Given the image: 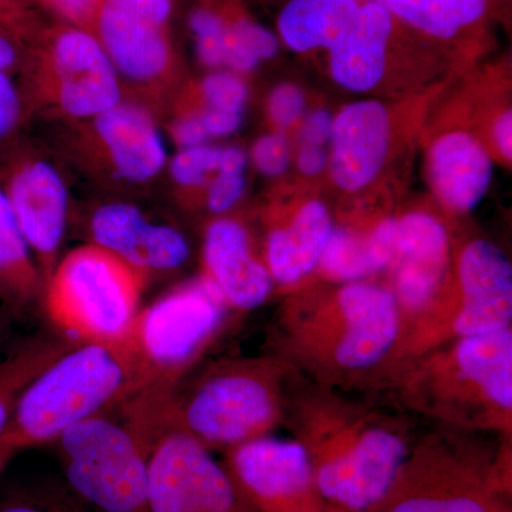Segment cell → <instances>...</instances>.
<instances>
[{
  "label": "cell",
  "mask_w": 512,
  "mask_h": 512,
  "mask_svg": "<svg viewBox=\"0 0 512 512\" xmlns=\"http://www.w3.org/2000/svg\"><path fill=\"white\" fill-rule=\"evenodd\" d=\"M402 311L392 289L367 281L299 296L281 318L286 352L330 380L366 375L402 339Z\"/></svg>",
  "instance_id": "obj_2"
},
{
  "label": "cell",
  "mask_w": 512,
  "mask_h": 512,
  "mask_svg": "<svg viewBox=\"0 0 512 512\" xmlns=\"http://www.w3.org/2000/svg\"><path fill=\"white\" fill-rule=\"evenodd\" d=\"M248 157L241 147L229 146L221 148L218 173L222 174H245L247 170Z\"/></svg>",
  "instance_id": "obj_42"
},
{
  "label": "cell",
  "mask_w": 512,
  "mask_h": 512,
  "mask_svg": "<svg viewBox=\"0 0 512 512\" xmlns=\"http://www.w3.org/2000/svg\"><path fill=\"white\" fill-rule=\"evenodd\" d=\"M397 121L376 99L345 104L333 119L329 174L343 194L360 195L379 183L393 158Z\"/></svg>",
  "instance_id": "obj_16"
},
{
  "label": "cell",
  "mask_w": 512,
  "mask_h": 512,
  "mask_svg": "<svg viewBox=\"0 0 512 512\" xmlns=\"http://www.w3.org/2000/svg\"><path fill=\"white\" fill-rule=\"evenodd\" d=\"M251 157L259 173L266 177H279L291 165V141L285 133L272 131L255 141Z\"/></svg>",
  "instance_id": "obj_32"
},
{
  "label": "cell",
  "mask_w": 512,
  "mask_h": 512,
  "mask_svg": "<svg viewBox=\"0 0 512 512\" xmlns=\"http://www.w3.org/2000/svg\"><path fill=\"white\" fill-rule=\"evenodd\" d=\"M227 471L252 512H345L316 488L298 440L259 437L228 450Z\"/></svg>",
  "instance_id": "obj_12"
},
{
  "label": "cell",
  "mask_w": 512,
  "mask_h": 512,
  "mask_svg": "<svg viewBox=\"0 0 512 512\" xmlns=\"http://www.w3.org/2000/svg\"><path fill=\"white\" fill-rule=\"evenodd\" d=\"M73 346L62 340L37 339L0 362V436L26 386Z\"/></svg>",
  "instance_id": "obj_26"
},
{
  "label": "cell",
  "mask_w": 512,
  "mask_h": 512,
  "mask_svg": "<svg viewBox=\"0 0 512 512\" xmlns=\"http://www.w3.org/2000/svg\"><path fill=\"white\" fill-rule=\"evenodd\" d=\"M247 10L242 0H195L188 15V29L201 64L225 69L229 32Z\"/></svg>",
  "instance_id": "obj_25"
},
{
  "label": "cell",
  "mask_w": 512,
  "mask_h": 512,
  "mask_svg": "<svg viewBox=\"0 0 512 512\" xmlns=\"http://www.w3.org/2000/svg\"><path fill=\"white\" fill-rule=\"evenodd\" d=\"M221 147L202 146L180 148L170 163V174L181 187L197 188L207 184L217 174Z\"/></svg>",
  "instance_id": "obj_29"
},
{
  "label": "cell",
  "mask_w": 512,
  "mask_h": 512,
  "mask_svg": "<svg viewBox=\"0 0 512 512\" xmlns=\"http://www.w3.org/2000/svg\"><path fill=\"white\" fill-rule=\"evenodd\" d=\"M268 117L275 131L286 133L298 126L306 113V97L301 87L293 83H282L272 90L268 97Z\"/></svg>",
  "instance_id": "obj_31"
},
{
  "label": "cell",
  "mask_w": 512,
  "mask_h": 512,
  "mask_svg": "<svg viewBox=\"0 0 512 512\" xmlns=\"http://www.w3.org/2000/svg\"><path fill=\"white\" fill-rule=\"evenodd\" d=\"M453 272L457 309L441 323L426 350L451 339L511 328L512 265L497 245L487 239L468 242Z\"/></svg>",
  "instance_id": "obj_14"
},
{
  "label": "cell",
  "mask_w": 512,
  "mask_h": 512,
  "mask_svg": "<svg viewBox=\"0 0 512 512\" xmlns=\"http://www.w3.org/2000/svg\"><path fill=\"white\" fill-rule=\"evenodd\" d=\"M510 498L507 457L430 439L410 450L375 512H511Z\"/></svg>",
  "instance_id": "obj_7"
},
{
  "label": "cell",
  "mask_w": 512,
  "mask_h": 512,
  "mask_svg": "<svg viewBox=\"0 0 512 512\" xmlns=\"http://www.w3.org/2000/svg\"><path fill=\"white\" fill-rule=\"evenodd\" d=\"M6 194L30 251L45 269L52 268L69 204L62 175L46 161H30L13 174Z\"/></svg>",
  "instance_id": "obj_22"
},
{
  "label": "cell",
  "mask_w": 512,
  "mask_h": 512,
  "mask_svg": "<svg viewBox=\"0 0 512 512\" xmlns=\"http://www.w3.org/2000/svg\"><path fill=\"white\" fill-rule=\"evenodd\" d=\"M16 39L18 37L0 26V70L3 72H9L18 63L19 45Z\"/></svg>",
  "instance_id": "obj_44"
},
{
  "label": "cell",
  "mask_w": 512,
  "mask_h": 512,
  "mask_svg": "<svg viewBox=\"0 0 512 512\" xmlns=\"http://www.w3.org/2000/svg\"><path fill=\"white\" fill-rule=\"evenodd\" d=\"M0 512H77L64 503L57 501H15L0 507Z\"/></svg>",
  "instance_id": "obj_43"
},
{
  "label": "cell",
  "mask_w": 512,
  "mask_h": 512,
  "mask_svg": "<svg viewBox=\"0 0 512 512\" xmlns=\"http://www.w3.org/2000/svg\"><path fill=\"white\" fill-rule=\"evenodd\" d=\"M333 119L335 114L326 109L318 107L312 111H306L301 123H299V140L301 144H312V146H329L332 137Z\"/></svg>",
  "instance_id": "obj_34"
},
{
  "label": "cell",
  "mask_w": 512,
  "mask_h": 512,
  "mask_svg": "<svg viewBox=\"0 0 512 512\" xmlns=\"http://www.w3.org/2000/svg\"><path fill=\"white\" fill-rule=\"evenodd\" d=\"M131 363L121 343L74 345L20 394L0 436V470L26 448L55 441L87 417L126 399Z\"/></svg>",
  "instance_id": "obj_4"
},
{
  "label": "cell",
  "mask_w": 512,
  "mask_h": 512,
  "mask_svg": "<svg viewBox=\"0 0 512 512\" xmlns=\"http://www.w3.org/2000/svg\"><path fill=\"white\" fill-rule=\"evenodd\" d=\"M148 512L252 511L208 448L180 431H168L148 461Z\"/></svg>",
  "instance_id": "obj_11"
},
{
  "label": "cell",
  "mask_w": 512,
  "mask_h": 512,
  "mask_svg": "<svg viewBox=\"0 0 512 512\" xmlns=\"http://www.w3.org/2000/svg\"><path fill=\"white\" fill-rule=\"evenodd\" d=\"M225 308L217 289L200 278L137 313L119 342L133 373L123 402L127 414L146 416L170 397L221 329Z\"/></svg>",
  "instance_id": "obj_6"
},
{
  "label": "cell",
  "mask_w": 512,
  "mask_h": 512,
  "mask_svg": "<svg viewBox=\"0 0 512 512\" xmlns=\"http://www.w3.org/2000/svg\"><path fill=\"white\" fill-rule=\"evenodd\" d=\"M100 2L101 0H45L53 12L66 20V25L89 30Z\"/></svg>",
  "instance_id": "obj_36"
},
{
  "label": "cell",
  "mask_w": 512,
  "mask_h": 512,
  "mask_svg": "<svg viewBox=\"0 0 512 512\" xmlns=\"http://www.w3.org/2000/svg\"><path fill=\"white\" fill-rule=\"evenodd\" d=\"M413 357L403 392L416 409L467 429L511 430V328L451 339Z\"/></svg>",
  "instance_id": "obj_3"
},
{
  "label": "cell",
  "mask_w": 512,
  "mask_h": 512,
  "mask_svg": "<svg viewBox=\"0 0 512 512\" xmlns=\"http://www.w3.org/2000/svg\"><path fill=\"white\" fill-rule=\"evenodd\" d=\"M450 252V234L436 215L412 211L397 218L396 248L389 269L402 315L420 318L446 296Z\"/></svg>",
  "instance_id": "obj_17"
},
{
  "label": "cell",
  "mask_w": 512,
  "mask_h": 512,
  "mask_svg": "<svg viewBox=\"0 0 512 512\" xmlns=\"http://www.w3.org/2000/svg\"><path fill=\"white\" fill-rule=\"evenodd\" d=\"M20 116V99L8 72L0 70V140L12 133Z\"/></svg>",
  "instance_id": "obj_37"
},
{
  "label": "cell",
  "mask_w": 512,
  "mask_h": 512,
  "mask_svg": "<svg viewBox=\"0 0 512 512\" xmlns=\"http://www.w3.org/2000/svg\"><path fill=\"white\" fill-rule=\"evenodd\" d=\"M0 284L23 298L33 295L39 285L28 242L3 190H0Z\"/></svg>",
  "instance_id": "obj_28"
},
{
  "label": "cell",
  "mask_w": 512,
  "mask_h": 512,
  "mask_svg": "<svg viewBox=\"0 0 512 512\" xmlns=\"http://www.w3.org/2000/svg\"><path fill=\"white\" fill-rule=\"evenodd\" d=\"M201 96L207 109L242 113L248 101V87L241 74L214 70L201 83Z\"/></svg>",
  "instance_id": "obj_30"
},
{
  "label": "cell",
  "mask_w": 512,
  "mask_h": 512,
  "mask_svg": "<svg viewBox=\"0 0 512 512\" xmlns=\"http://www.w3.org/2000/svg\"><path fill=\"white\" fill-rule=\"evenodd\" d=\"M296 424L320 495L345 512H375L410 454L400 427L330 396L303 402Z\"/></svg>",
  "instance_id": "obj_1"
},
{
  "label": "cell",
  "mask_w": 512,
  "mask_h": 512,
  "mask_svg": "<svg viewBox=\"0 0 512 512\" xmlns=\"http://www.w3.org/2000/svg\"><path fill=\"white\" fill-rule=\"evenodd\" d=\"M175 0H101L90 30L120 76L153 83L174 66Z\"/></svg>",
  "instance_id": "obj_13"
},
{
  "label": "cell",
  "mask_w": 512,
  "mask_h": 512,
  "mask_svg": "<svg viewBox=\"0 0 512 512\" xmlns=\"http://www.w3.org/2000/svg\"><path fill=\"white\" fill-rule=\"evenodd\" d=\"M427 181L437 201L453 214L476 210L494 175V157L484 141L466 128H451L431 141Z\"/></svg>",
  "instance_id": "obj_21"
},
{
  "label": "cell",
  "mask_w": 512,
  "mask_h": 512,
  "mask_svg": "<svg viewBox=\"0 0 512 512\" xmlns=\"http://www.w3.org/2000/svg\"><path fill=\"white\" fill-rule=\"evenodd\" d=\"M322 53L333 82L352 93L382 92L393 76L454 62L440 47L366 0H350Z\"/></svg>",
  "instance_id": "obj_9"
},
{
  "label": "cell",
  "mask_w": 512,
  "mask_h": 512,
  "mask_svg": "<svg viewBox=\"0 0 512 512\" xmlns=\"http://www.w3.org/2000/svg\"><path fill=\"white\" fill-rule=\"evenodd\" d=\"M197 114L210 140L211 138L228 137L237 133L242 126V121H244L242 113H229V111L207 109V107Z\"/></svg>",
  "instance_id": "obj_39"
},
{
  "label": "cell",
  "mask_w": 512,
  "mask_h": 512,
  "mask_svg": "<svg viewBox=\"0 0 512 512\" xmlns=\"http://www.w3.org/2000/svg\"><path fill=\"white\" fill-rule=\"evenodd\" d=\"M94 120L97 137L121 178L146 183L164 170L167 148L143 107L120 103Z\"/></svg>",
  "instance_id": "obj_24"
},
{
  "label": "cell",
  "mask_w": 512,
  "mask_h": 512,
  "mask_svg": "<svg viewBox=\"0 0 512 512\" xmlns=\"http://www.w3.org/2000/svg\"><path fill=\"white\" fill-rule=\"evenodd\" d=\"M279 372L271 360H239L211 370L184 393L173 392L136 426L148 446L180 431L205 448H231L266 436L282 416Z\"/></svg>",
  "instance_id": "obj_5"
},
{
  "label": "cell",
  "mask_w": 512,
  "mask_h": 512,
  "mask_svg": "<svg viewBox=\"0 0 512 512\" xmlns=\"http://www.w3.org/2000/svg\"><path fill=\"white\" fill-rule=\"evenodd\" d=\"M245 188H247L245 174H215L208 185V210L214 214H225L241 200Z\"/></svg>",
  "instance_id": "obj_33"
},
{
  "label": "cell",
  "mask_w": 512,
  "mask_h": 512,
  "mask_svg": "<svg viewBox=\"0 0 512 512\" xmlns=\"http://www.w3.org/2000/svg\"><path fill=\"white\" fill-rule=\"evenodd\" d=\"M56 99L76 119H97L121 103L120 74L92 30L62 25L42 37Z\"/></svg>",
  "instance_id": "obj_15"
},
{
  "label": "cell",
  "mask_w": 512,
  "mask_h": 512,
  "mask_svg": "<svg viewBox=\"0 0 512 512\" xmlns=\"http://www.w3.org/2000/svg\"><path fill=\"white\" fill-rule=\"evenodd\" d=\"M429 40L454 62L483 52L508 0H366Z\"/></svg>",
  "instance_id": "obj_18"
},
{
  "label": "cell",
  "mask_w": 512,
  "mask_h": 512,
  "mask_svg": "<svg viewBox=\"0 0 512 512\" xmlns=\"http://www.w3.org/2000/svg\"><path fill=\"white\" fill-rule=\"evenodd\" d=\"M59 441L67 480L101 512H148L151 448L128 424L94 414Z\"/></svg>",
  "instance_id": "obj_10"
},
{
  "label": "cell",
  "mask_w": 512,
  "mask_h": 512,
  "mask_svg": "<svg viewBox=\"0 0 512 512\" xmlns=\"http://www.w3.org/2000/svg\"><path fill=\"white\" fill-rule=\"evenodd\" d=\"M173 138L180 148L197 147L208 144L210 137L202 126L197 113L185 114L173 124Z\"/></svg>",
  "instance_id": "obj_40"
},
{
  "label": "cell",
  "mask_w": 512,
  "mask_h": 512,
  "mask_svg": "<svg viewBox=\"0 0 512 512\" xmlns=\"http://www.w3.org/2000/svg\"><path fill=\"white\" fill-rule=\"evenodd\" d=\"M296 170L308 178H315L325 173L329 167L328 147L299 144L295 153Z\"/></svg>",
  "instance_id": "obj_41"
},
{
  "label": "cell",
  "mask_w": 512,
  "mask_h": 512,
  "mask_svg": "<svg viewBox=\"0 0 512 512\" xmlns=\"http://www.w3.org/2000/svg\"><path fill=\"white\" fill-rule=\"evenodd\" d=\"M144 275L97 245L74 249L50 278L47 313L83 343H119L137 316Z\"/></svg>",
  "instance_id": "obj_8"
},
{
  "label": "cell",
  "mask_w": 512,
  "mask_h": 512,
  "mask_svg": "<svg viewBox=\"0 0 512 512\" xmlns=\"http://www.w3.org/2000/svg\"><path fill=\"white\" fill-rule=\"evenodd\" d=\"M488 150L504 163L512 161V113L510 107H504L495 113L490 126L487 128Z\"/></svg>",
  "instance_id": "obj_35"
},
{
  "label": "cell",
  "mask_w": 512,
  "mask_h": 512,
  "mask_svg": "<svg viewBox=\"0 0 512 512\" xmlns=\"http://www.w3.org/2000/svg\"><path fill=\"white\" fill-rule=\"evenodd\" d=\"M204 276L227 308L252 311L271 295L274 281L252 251L247 228L231 218H218L205 231Z\"/></svg>",
  "instance_id": "obj_20"
},
{
  "label": "cell",
  "mask_w": 512,
  "mask_h": 512,
  "mask_svg": "<svg viewBox=\"0 0 512 512\" xmlns=\"http://www.w3.org/2000/svg\"><path fill=\"white\" fill-rule=\"evenodd\" d=\"M333 228L332 212L318 198L303 201L288 220L272 227L264 264L274 284H301L315 272Z\"/></svg>",
  "instance_id": "obj_23"
},
{
  "label": "cell",
  "mask_w": 512,
  "mask_h": 512,
  "mask_svg": "<svg viewBox=\"0 0 512 512\" xmlns=\"http://www.w3.org/2000/svg\"><path fill=\"white\" fill-rule=\"evenodd\" d=\"M316 271L336 284L365 281L367 276L377 274L369 247V229L359 231L348 225H335Z\"/></svg>",
  "instance_id": "obj_27"
},
{
  "label": "cell",
  "mask_w": 512,
  "mask_h": 512,
  "mask_svg": "<svg viewBox=\"0 0 512 512\" xmlns=\"http://www.w3.org/2000/svg\"><path fill=\"white\" fill-rule=\"evenodd\" d=\"M0 26L16 37L35 32V22L22 0H0Z\"/></svg>",
  "instance_id": "obj_38"
},
{
  "label": "cell",
  "mask_w": 512,
  "mask_h": 512,
  "mask_svg": "<svg viewBox=\"0 0 512 512\" xmlns=\"http://www.w3.org/2000/svg\"><path fill=\"white\" fill-rule=\"evenodd\" d=\"M90 234L94 245L143 274L174 271L190 256L187 238L178 229L151 222L127 202H113L96 210Z\"/></svg>",
  "instance_id": "obj_19"
}]
</instances>
